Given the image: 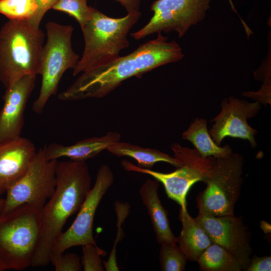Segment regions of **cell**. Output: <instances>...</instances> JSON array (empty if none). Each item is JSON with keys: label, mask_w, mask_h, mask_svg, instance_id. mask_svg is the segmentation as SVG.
<instances>
[{"label": "cell", "mask_w": 271, "mask_h": 271, "mask_svg": "<svg viewBox=\"0 0 271 271\" xmlns=\"http://www.w3.org/2000/svg\"><path fill=\"white\" fill-rule=\"evenodd\" d=\"M158 34L157 37L140 45L132 53L82 73L73 83L58 96L61 100L74 101L103 97L123 81L172 62L184 56L175 40Z\"/></svg>", "instance_id": "cell-1"}, {"label": "cell", "mask_w": 271, "mask_h": 271, "mask_svg": "<svg viewBox=\"0 0 271 271\" xmlns=\"http://www.w3.org/2000/svg\"><path fill=\"white\" fill-rule=\"evenodd\" d=\"M57 184L52 196L40 210L41 230L31 266L50 262L52 248L68 219L78 212L91 189V179L86 162H57Z\"/></svg>", "instance_id": "cell-2"}, {"label": "cell", "mask_w": 271, "mask_h": 271, "mask_svg": "<svg viewBox=\"0 0 271 271\" xmlns=\"http://www.w3.org/2000/svg\"><path fill=\"white\" fill-rule=\"evenodd\" d=\"M141 13L111 18L93 8L91 15L81 27L84 40L81 57L73 69V76L106 64L120 57V51L129 46L127 35L140 18Z\"/></svg>", "instance_id": "cell-3"}, {"label": "cell", "mask_w": 271, "mask_h": 271, "mask_svg": "<svg viewBox=\"0 0 271 271\" xmlns=\"http://www.w3.org/2000/svg\"><path fill=\"white\" fill-rule=\"evenodd\" d=\"M44 33L28 20H9L0 29V82L7 88L39 75Z\"/></svg>", "instance_id": "cell-4"}, {"label": "cell", "mask_w": 271, "mask_h": 271, "mask_svg": "<svg viewBox=\"0 0 271 271\" xmlns=\"http://www.w3.org/2000/svg\"><path fill=\"white\" fill-rule=\"evenodd\" d=\"M41 230L40 210L23 204L0 214V262L6 269L31 266Z\"/></svg>", "instance_id": "cell-5"}, {"label": "cell", "mask_w": 271, "mask_h": 271, "mask_svg": "<svg viewBox=\"0 0 271 271\" xmlns=\"http://www.w3.org/2000/svg\"><path fill=\"white\" fill-rule=\"evenodd\" d=\"M45 28L47 42L42 50L39 72L42 77L41 85L32 106L37 114L43 112L49 99L56 94L65 72L73 69L80 59L72 47L74 30L72 26L48 22Z\"/></svg>", "instance_id": "cell-6"}, {"label": "cell", "mask_w": 271, "mask_h": 271, "mask_svg": "<svg viewBox=\"0 0 271 271\" xmlns=\"http://www.w3.org/2000/svg\"><path fill=\"white\" fill-rule=\"evenodd\" d=\"M243 159L232 153L222 158L213 157L205 189L196 198L199 212L216 216L233 215L243 182Z\"/></svg>", "instance_id": "cell-7"}, {"label": "cell", "mask_w": 271, "mask_h": 271, "mask_svg": "<svg viewBox=\"0 0 271 271\" xmlns=\"http://www.w3.org/2000/svg\"><path fill=\"white\" fill-rule=\"evenodd\" d=\"M174 157L181 163L174 171L163 173L136 166L127 160L121 164L126 170L149 175L164 186L168 197L176 202L182 210H187L186 197L191 187L198 182H205L211 171L213 157H202L195 149L173 143Z\"/></svg>", "instance_id": "cell-8"}, {"label": "cell", "mask_w": 271, "mask_h": 271, "mask_svg": "<svg viewBox=\"0 0 271 271\" xmlns=\"http://www.w3.org/2000/svg\"><path fill=\"white\" fill-rule=\"evenodd\" d=\"M57 162V160L46 159L44 148L37 151L26 173L7 191L1 214L23 204L40 210L55 190Z\"/></svg>", "instance_id": "cell-9"}, {"label": "cell", "mask_w": 271, "mask_h": 271, "mask_svg": "<svg viewBox=\"0 0 271 271\" xmlns=\"http://www.w3.org/2000/svg\"><path fill=\"white\" fill-rule=\"evenodd\" d=\"M211 0H156L151 6L153 15L142 29L130 34L140 40L155 33L176 32L184 36L190 27L205 17Z\"/></svg>", "instance_id": "cell-10"}, {"label": "cell", "mask_w": 271, "mask_h": 271, "mask_svg": "<svg viewBox=\"0 0 271 271\" xmlns=\"http://www.w3.org/2000/svg\"><path fill=\"white\" fill-rule=\"evenodd\" d=\"M114 181L112 171L107 165L98 169L95 182L91 188L71 225L62 232L51 253V259L63 253L68 248L86 244H96L93 235L94 218L97 208Z\"/></svg>", "instance_id": "cell-11"}, {"label": "cell", "mask_w": 271, "mask_h": 271, "mask_svg": "<svg viewBox=\"0 0 271 271\" xmlns=\"http://www.w3.org/2000/svg\"><path fill=\"white\" fill-rule=\"evenodd\" d=\"M212 243L218 244L233 255L245 270L251 259V233L241 217L216 216L199 212L195 217Z\"/></svg>", "instance_id": "cell-12"}, {"label": "cell", "mask_w": 271, "mask_h": 271, "mask_svg": "<svg viewBox=\"0 0 271 271\" xmlns=\"http://www.w3.org/2000/svg\"><path fill=\"white\" fill-rule=\"evenodd\" d=\"M260 108L257 101L249 102L232 97L224 99L220 113L211 120L215 123L209 131L210 136L218 146L225 138L229 137L247 140L252 148H255L257 131L248 124L247 119L255 116Z\"/></svg>", "instance_id": "cell-13"}, {"label": "cell", "mask_w": 271, "mask_h": 271, "mask_svg": "<svg viewBox=\"0 0 271 271\" xmlns=\"http://www.w3.org/2000/svg\"><path fill=\"white\" fill-rule=\"evenodd\" d=\"M36 76H24L6 88L4 105L0 110V143L21 136L24 124V112L35 88Z\"/></svg>", "instance_id": "cell-14"}, {"label": "cell", "mask_w": 271, "mask_h": 271, "mask_svg": "<svg viewBox=\"0 0 271 271\" xmlns=\"http://www.w3.org/2000/svg\"><path fill=\"white\" fill-rule=\"evenodd\" d=\"M36 152L34 143L21 136L0 143V195L26 173Z\"/></svg>", "instance_id": "cell-15"}, {"label": "cell", "mask_w": 271, "mask_h": 271, "mask_svg": "<svg viewBox=\"0 0 271 271\" xmlns=\"http://www.w3.org/2000/svg\"><path fill=\"white\" fill-rule=\"evenodd\" d=\"M120 138L119 132L109 131L104 136L86 139L70 146L52 143L43 148L45 157L49 160L65 157L74 161L86 162L119 141Z\"/></svg>", "instance_id": "cell-16"}, {"label": "cell", "mask_w": 271, "mask_h": 271, "mask_svg": "<svg viewBox=\"0 0 271 271\" xmlns=\"http://www.w3.org/2000/svg\"><path fill=\"white\" fill-rule=\"evenodd\" d=\"M160 182L147 179L141 186L139 193L153 228L157 242L160 245L176 244L177 237L172 231L168 212L163 207L159 197Z\"/></svg>", "instance_id": "cell-17"}, {"label": "cell", "mask_w": 271, "mask_h": 271, "mask_svg": "<svg viewBox=\"0 0 271 271\" xmlns=\"http://www.w3.org/2000/svg\"><path fill=\"white\" fill-rule=\"evenodd\" d=\"M179 219L182 227L177 237V244L188 260L196 261L200 254L212 243L208 234L195 218L187 210L180 209Z\"/></svg>", "instance_id": "cell-18"}, {"label": "cell", "mask_w": 271, "mask_h": 271, "mask_svg": "<svg viewBox=\"0 0 271 271\" xmlns=\"http://www.w3.org/2000/svg\"><path fill=\"white\" fill-rule=\"evenodd\" d=\"M182 138L190 142L203 158H226L233 153L228 145L220 147L214 142L207 129L205 119L196 118L183 133Z\"/></svg>", "instance_id": "cell-19"}, {"label": "cell", "mask_w": 271, "mask_h": 271, "mask_svg": "<svg viewBox=\"0 0 271 271\" xmlns=\"http://www.w3.org/2000/svg\"><path fill=\"white\" fill-rule=\"evenodd\" d=\"M106 150L117 157H128L138 162L140 167L151 169L157 162L169 163L176 168L181 165L179 160L157 149L145 148L133 144L118 141Z\"/></svg>", "instance_id": "cell-20"}, {"label": "cell", "mask_w": 271, "mask_h": 271, "mask_svg": "<svg viewBox=\"0 0 271 271\" xmlns=\"http://www.w3.org/2000/svg\"><path fill=\"white\" fill-rule=\"evenodd\" d=\"M196 261L203 271H241L242 267L235 258L221 246L212 243L198 257Z\"/></svg>", "instance_id": "cell-21"}, {"label": "cell", "mask_w": 271, "mask_h": 271, "mask_svg": "<svg viewBox=\"0 0 271 271\" xmlns=\"http://www.w3.org/2000/svg\"><path fill=\"white\" fill-rule=\"evenodd\" d=\"M37 10L36 0H0V14L12 20H28Z\"/></svg>", "instance_id": "cell-22"}, {"label": "cell", "mask_w": 271, "mask_h": 271, "mask_svg": "<svg viewBox=\"0 0 271 271\" xmlns=\"http://www.w3.org/2000/svg\"><path fill=\"white\" fill-rule=\"evenodd\" d=\"M188 259L177 244L161 245L159 261L162 271L185 270Z\"/></svg>", "instance_id": "cell-23"}, {"label": "cell", "mask_w": 271, "mask_h": 271, "mask_svg": "<svg viewBox=\"0 0 271 271\" xmlns=\"http://www.w3.org/2000/svg\"><path fill=\"white\" fill-rule=\"evenodd\" d=\"M93 8L88 6L87 0H58L52 9L72 16L81 27L89 19Z\"/></svg>", "instance_id": "cell-24"}, {"label": "cell", "mask_w": 271, "mask_h": 271, "mask_svg": "<svg viewBox=\"0 0 271 271\" xmlns=\"http://www.w3.org/2000/svg\"><path fill=\"white\" fill-rule=\"evenodd\" d=\"M82 255L81 263L84 271H103L104 268L101 256L105 252L96 244H86L82 246Z\"/></svg>", "instance_id": "cell-25"}, {"label": "cell", "mask_w": 271, "mask_h": 271, "mask_svg": "<svg viewBox=\"0 0 271 271\" xmlns=\"http://www.w3.org/2000/svg\"><path fill=\"white\" fill-rule=\"evenodd\" d=\"M55 271H80L82 269L81 259L74 253L64 252L52 259L50 262Z\"/></svg>", "instance_id": "cell-26"}, {"label": "cell", "mask_w": 271, "mask_h": 271, "mask_svg": "<svg viewBox=\"0 0 271 271\" xmlns=\"http://www.w3.org/2000/svg\"><path fill=\"white\" fill-rule=\"evenodd\" d=\"M58 0H36L37 10L35 15L28 21L35 27L39 28L40 24L45 13L52 9Z\"/></svg>", "instance_id": "cell-27"}, {"label": "cell", "mask_w": 271, "mask_h": 271, "mask_svg": "<svg viewBox=\"0 0 271 271\" xmlns=\"http://www.w3.org/2000/svg\"><path fill=\"white\" fill-rule=\"evenodd\" d=\"M271 270V257L265 256H255L251 258L250 263L245 271Z\"/></svg>", "instance_id": "cell-28"}, {"label": "cell", "mask_w": 271, "mask_h": 271, "mask_svg": "<svg viewBox=\"0 0 271 271\" xmlns=\"http://www.w3.org/2000/svg\"><path fill=\"white\" fill-rule=\"evenodd\" d=\"M123 7L128 14H137L140 12L141 0H115Z\"/></svg>", "instance_id": "cell-29"}, {"label": "cell", "mask_w": 271, "mask_h": 271, "mask_svg": "<svg viewBox=\"0 0 271 271\" xmlns=\"http://www.w3.org/2000/svg\"><path fill=\"white\" fill-rule=\"evenodd\" d=\"M229 1V3L230 4V5L231 6V8L232 9V10H233V11H234L235 13H236L238 15V16L239 17V18H240L241 21V23L245 29V32L247 34V36H249L250 34H251L252 33V31L250 30V29L249 28V27L247 26V25L245 24V23L244 22V21L242 19V18H241V17L239 15V14H238V13L236 11V10L235 9L234 6V5L233 4V2L232 1V0H228Z\"/></svg>", "instance_id": "cell-30"}, {"label": "cell", "mask_w": 271, "mask_h": 271, "mask_svg": "<svg viewBox=\"0 0 271 271\" xmlns=\"http://www.w3.org/2000/svg\"><path fill=\"white\" fill-rule=\"evenodd\" d=\"M5 203V199H3L0 197V214L2 213Z\"/></svg>", "instance_id": "cell-31"}, {"label": "cell", "mask_w": 271, "mask_h": 271, "mask_svg": "<svg viewBox=\"0 0 271 271\" xmlns=\"http://www.w3.org/2000/svg\"><path fill=\"white\" fill-rule=\"evenodd\" d=\"M6 270L5 267L2 264V263L0 262V271H3Z\"/></svg>", "instance_id": "cell-32"}]
</instances>
